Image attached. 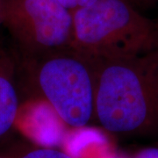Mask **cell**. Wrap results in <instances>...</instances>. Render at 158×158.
I'll use <instances>...</instances> for the list:
<instances>
[{"mask_svg":"<svg viewBox=\"0 0 158 158\" xmlns=\"http://www.w3.org/2000/svg\"><path fill=\"white\" fill-rule=\"evenodd\" d=\"M158 50L143 56L96 61L94 119L113 135L158 130L155 69Z\"/></svg>","mask_w":158,"mask_h":158,"instance_id":"1","label":"cell"},{"mask_svg":"<svg viewBox=\"0 0 158 158\" xmlns=\"http://www.w3.org/2000/svg\"><path fill=\"white\" fill-rule=\"evenodd\" d=\"M71 47L92 59L143 56L158 50V22L130 0H97L72 13Z\"/></svg>","mask_w":158,"mask_h":158,"instance_id":"2","label":"cell"},{"mask_svg":"<svg viewBox=\"0 0 158 158\" xmlns=\"http://www.w3.org/2000/svg\"><path fill=\"white\" fill-rule=\"evenodd\" d=\"M20 69L64 124L80 128L94 119L95 59L69 46L20 59Z\"/></svg>","mask_w":158,"mask_h":158,"instance_id":"3","label":"cell"},{"mask_svg":"<svg viewBox=\"0 0 158 158\" xmlns=\"http://www.w3.org/2000/svg\"><path fill=\"white\" fill-rule=\"evenodd\" d=\"M3 26L25 60L71 45L72 13L57 0H1Z\"/></svg>","mask_w":158,"mask_h":158,"instance_id":"4","label":"cell"},{"mask_svg":"<svg viewBox=\"0 0 158 158\" xmlns=\"http://www.w3.org/2000/svg\"><path fill=\"white\" fill-rule=\"evenodd\" d=\"M19 73V56L0 45V143L16 126L21 105L18 82Z\"/></svg>","mask_w":158,"mask_h":158,"instance_id":"5","label":"cell"},{"mask_svg":"<svg viewBox=\"0 0 158 158\" xmlns=\"http://www.w3.org/2000/svg\"><path fill=\"white\" fill-rule=\"evenodd\" d=\"M18 158H74L68 153L54 148H39L24 153Z\"/></svg>","mask_w":158,"mask_h":158,"instance_id":"6","label":"cell"},{"mask_svg":"<svg viewBox=\"0 0 158 158\" xmlns=\"http://www.w3.org/2000/svg\"><path fill=\"white\" fill-rule=\"evenodd\" d=\"M64 8H66L71 13L79 9L90 6L97 0H57Z\"/></svg>","mask_w":158,"mask_h":158,"instance_id":"7","label":"cell"},{"mask_svg":"<svg viewBox=\"0 0 158 158\" xmlns=\"http://www.w3.org/2000/svg\"><path fill=\"white\" fill-rule=\"evenodd\" d=\"M130 158H158V147H148L135 152Z\"/></svg>","mask_w":158,"mask_h":158,"instance_id":"8","label":"cell"},{"mask_svg":"<svg viewBox=\"0 0 158 158\" xmlns=\"http://www.w3.org/2000/svg\"><path fill=\"white\" fill-rule=\"evenodd\" d=\"M155 80H156V90H157L158 95V53L157 58H156V69H155Z\"/></svg>","mask_w":158,"mask_h":158,"instance_id":"9","label":"cell"},{"mask_svg":"<svg viewBox=\"0 0 158 158\" xmlns=\"http://www.w3.org/2000/svg\"><path fill=\"white\" fill-rule=\"evenodd\" d=\"M3 26V7H2V1L0 0V27Z\"/></svg>","mask_w":158,"mask_h":158,"instance_id":"10","label":"cell"},{"mask_svg":"<svg viewBox=\"0 0 158 158\" xmlns=\"http://www.w3.org/2000/svg\"><path fill=\"white\" fill-rule=\"evenodd\" d=\"M142 1H149V2H151V1H157V0H142Z\"/></svg>","mask_w":158,"mask_h":158,"instance_id":"11","label":"cell"},{"mask_svg":"<svg viewBox=\"0 0 158 158\" xmlns=\"http://www.w3.org/2000/svg\"><path fill=\"white\" fill-rule=\"evenodd\" d=\"M0 158H6V157H2V156H0Z\"/></svg>","mask_w":158,"mask_h":158,"instance_id":"12","label":"cell"}]
</instances>
